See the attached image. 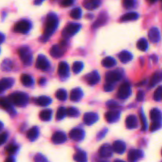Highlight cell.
Instances as JSON below:
<instances>
[{"mask_svg":"<svg viewBox=\"0 0 162 162\" xmlns=\"http://www.w3.org/2000/svg\"><path fill=\"white\" fill-rule=\"evenodd\" d=\"M59 24V20L57 15L54 13H50L47 16V20L45 22V27L44 30V34L41 37V41L46 42L50 37L53 34Z\"/></svg>","mask_w":162,"mask_h":162,"instance_id":"6da1fadb","label":"cell"},{"mask_svg":"<svg viewBox=\"0 0 162 162\" xmlns=\"http://www.w3.org/2000/svg\"><path fill=\"white\" fill-rule=\"evenodd\" d=\"M8 100L12 104L17 105L18 107H24L27 104L29 101V97L27 94L22 92H15L9 96Z\"/></svg>","mask_w":162,"mask_h":162,"instance_id":"7a4b0ae2","label":"cell"},{"mask_svg":"<svg viewBox=\"0 0 162 162\" xmlns=\"http://www.w3.org/2000/svg\"><path fill=\"white\" fill-rule=\"evenodd\" d=\"M17 53L19 55L20 59L22 63L25 66H29L33 60V54L30 49L26 46L21 47L17 50Z\"/></svg>","mask_w":162,"mask_h":162,"instance_id":"3957f363","label":"cell"},{"mask_svg":"<svg viewBox=\"0 0 162 162\" xmlns=\"http://www.w3.org/2000/svg\"><path fill=\"white\" fill-rule=\"evenodd\" d=\"M124 72L122 69H116L115 70L107 72L105 75V81L107 84H115L116 81H120L123 77Z\"/></svg>","mask_w":162,"mask_h":162,"instance_id":"277c9868","label":"cell"},{"mask_svg":"<svg viewBox=\"0 0 162 162\" xmlns=\"http://www.w3.org/2000/svg\"><path fill=\"white\" fill-rule=\"evenodd\" d=\"M81 29V25L77 23H68L63 30V37L64 38H70L78 32Z\"/></svg>","mask_w":162,"mask_h":162,"instance_id":"5b68a950","label":"cell"},{"mask_svg":"<svg viewBox=\"0 0 162 162\" xmlns=\"http://www.w3.org/2000/svg\"><path fill=\"white\" fill-rule=\"evenodd\" d=\"M67 46V43L65 41H63L60 42L59 45H56L52 47L50 50V55L53 58L58 59L59 57H62L65 53V48Z\"/></svg>","mask_w":162,"mask_h":162,"instance_id":"8992f818","label":"cell"},{"mask_svg":"<svg viewBox=\"0 0 162 162\" xmlns=\"http://www.w3.org/2000/svg\"><path fill=\"white\" fill-rule=\"evenodd\" d=\"M31 29V23L27 20H21L17 21L14 27V30L16 33H27Z\"/></svg>","mask_w":162,"mask_h":162,"instance_id":"52a82bcc","label":"cell"},{"mask_svg":"<svg viewBox=\"0 0 162 162\" xmlns=\"http://www.w3.org/2000/svg\"><path fill=\"white\" fill-rule=\"evenodd\" d=\"M131 94V85L128 82L123 83L118 89L117 96L120 99H127Z\"/></svg>","mask_w":162,"mask_h":162,"instance_id":"ba28073f","label":"cell"},{"mask_svg":"<svg viewBox=\"0 0 162 162\" xmlns=\"http://www.w3.org/2000/svg\"><path fill=\"white\" fill-rule=\"evenodd\" d=\"M36 67L45 71L50 67V63L45 56L39 55L37 59V62H36Z\"/></svg>","mask_w":162,"mask_h":162,"instance_id":"9c48e42d","label":"cell"},{"mask_svg":"<svg viewBox=\"0 0 162 162\" xmlns=\"http://www.w3.org/2000/svg\"><path fill=\"white\" fill-rule=\"evenodd\" d=\"M69 137L76 142L81 141L85 137V131L81 128H74L70 131Z\"/></svg>","mask_w":162,"mask_h":162,"instance_id":"30bf717a","label":"cell"},{"mask_svg":"<svg viewBox=\"0 0 162 162\" xmlns=\"http://www.w3.org/2000/svg\"><path fill=\"white\" fill-rule=\"evenodd\" d=\"M85 82L89 85H96L99 81H100V75H99L98 72L94 70V71L91 72L88 74L84 77Z\"/></svg>","mask_w":162,"mask_h":162,"instance_id":"8fae6325","label":"cell"},{"mask_svg":"<svg viewBox=\"0 0 162 162\" xmlns=\"http://www.w3.org/2000/svg\"><path fill=\"white\" fill-rule=\"evenodd\" d=\"M98 115L95 112H88V113H85L83 116V121L88 126L95 124L98 120Z\"/></svg>","mask_w":162,"mask_h":162,"instance_id":"7c38bea8","label":"cell"},{"mask_svg":"<svg viewBox=\"0 0 162 162\" xmlns=\"http://www.w3.org/2000/svg\"><path fill=\"white\" fill-rule=\"evenodd\" d=\"M120 116V112L119 111L116 110H112L109 112H106V114L104 115V117L106 119L107 122L109 124H113L116 123L119 120Z\"/></svg>","mask_w":162,"mask_h":162,"instance_id":"4fadbf2b","label":"cell"},{"mask_svg":"<svg viewBox=\"0 0 162 162\" xmlns=\"http://www.w3.org/2000/svg\"><path fill=\"white\" fill-rule=\"evenodd\" d=\"M112 146H110L109 144H104V145L101 146L99 149V155H100L101 157H110L112 156Z\"/></svg>","mask_w":162,"mask_h":162,"instance_id":"5bb4252c","label":"cell"},{"mask_svg":"<svg viewBox=\"0 0 162 162\" xmlns=\"http://www.w3.org/2000/svg\"><path fill=\"white\" fill-rule=\"evenodd\" d=\"M0 107L11 115L15 113L14 108L12 107V104L10 102V100H8V98H6V97H1L0 98Z\"/></svg>","mask_w":162,"mask_h":162,"instance_id":"9a60e30c","label":"cell"},{"mask_svg":"<svg viewBox=\"0 0 162 162\" xmlns=\"http://www.w3.org/2000/svg\"><path fill=\"white\" fill-rule=\"evenodd\" d=\"M143 153L142 151L140 150V149H132L131 150L128 152V160L131 162H135L137 160L140 159L141 157H142Z\"/></svg>","mask_w":162,"mask_h":162,"instance_id":"2e32d148","label":"cell"},{"mask_svg":"<svg viewBox=\"0 0 162 162\" xmlns=\"http://www.w3.org/2000/svg\"><path fill=\"white\" fill-rule=\"evenodd\" d=\"M14 79L11 78V77L2 78V79L0 80V93L12 87V85H14Z\"/></svg>","mask_w":162,"mask_h":162,"instance_id":"e0dca14e","label":"cell"},{"mask_svg":"<svg viewBox=\"0 0 162 162\" xmlns=\"http://www.w3.org/2000/svg\"><path fill=\"white\" fill-rule=\"evenodd\" d=\"M108 19V14H107L106 13H104V12H103V13H101V14L98 16L97 19L95 21V22L93 25V29H97V28L99 27H101L104 24L107 23Z\"/></svg>","mask_w":162,"mask_h":162,"instance_id":"ac0fdd59","label":"cell"},{"mask_svg":"<svg viewBox=\"0 0 162 162\" xmlns=\"http://www.w3.org/2000/svg\"><path fill=\"white\" fill-rule=\"evenodd\" d=\"M148 37L152 43H157L160 41V32L157 28H152L149 30Z\"/></svg>","mask_w":162,"mask_h":162,"instance_id":"d6986e66","label":"cell"},{"mask_svg":"<svg viewBox=\"0 0 162 162\" xmlns=\"http://www.w3.org/2000/svg\"><path fill=\"white\" fill-rule=\"evenodd\" d=\"M126 127L128 128V129H135L138 127L139 125V122H138L137 117L133 115H131V116H128L126 119L125 121Z\"/></svg>","mask_w":162,"mask_h":162,"instance_id":"ffe728a7","label":"cell"},{"mask_svg":"<svg viewBox=\"0 0 162 162\" xmlns=\"http://www.w3.org/2000/svg\"><path fill=\"white\" fill-rule=\"evenodd\" d=\"M83 97V92L80 88H76V89H72L70 94V99L74 101V102H77L79 101Z\"/></svg>","mask_w":162,"mask_h":162,"instance_id":"44dd1931","label":"cell"},{"mask_svg":"<svg viewBox=\"0 0 162 162\" xmlns=\"http://www.w3.org/2000/svg\"><path fill=\"white\" fill-rule=\"evenodd\" d=\"M58 74L61 77H67L69 75V66L66 62H61L59 64Z\"/></svg>","mask_w":162,"mask_h":162,"instance_id":"7402d4cb","label":"cell"},{"mask_svg":"<svg viewBox=\"0 0 162 162\" xmlns=\"http://www.w3.org/2000/svg\"><path fill=\"white\" fill-rule=\"evenodd\" d=\"M112 148L113 152H116V153H119V154H122L125 151L126 145L124 142L118 140V141L114 142L113 145L112 146Z\"/></svg>","mask_w":162,"mask_h":162,"instance_id":"603a6c76","label":"cell"},{"mask_svg":"<svg viewBox=\"0 0 162 162\" xmlns=\"http://www.w3.org/2000/svg\"><path fill=\"white\" fill-rule=\"evenodd\" d=\"M67 140V136L63 132H56L52 135V141L55 144H62Z\"/></svg>","mask_w":162,"mask_h":162,"instance_id":"cb8c5ba5","label":"cell"},{"mask_svg":"<svg viewBox=\"0 0 162 162\" xmlns=\"http://www.w3.org/2000/svg\"><path fill=\"white\" fill-rule=\"evenodd\" d=\"M101 4V2L99 0H90V1H85L83 2V6L89 10L97 9Z\"/></svg>","mask_w":162,"mask_h":162,"instance_id":"d4e9b609","label":"cell"},{"mask_svg":"<svg viewBox=\"0 0 162 162\" xmlns=\"http://www.w3.org/2000/svg\"><path fill=\"white\" fill-rule=\"evenodd\" d=\"M118 58L123 63H127L132 59V55L128 51H122L118 55Z\"/></svg>","mask_w":162,"mask_h":162,"instance_id":"484cf974","label":"cell"},{"mask_svg":"<svg viewBox=\"0 0 162 162\" xmlns=\"http://www.w3.org/2000/svg\"><path fill=\"white\" fill-rule=\"evenodd\" d=\"M139 17V15L138 13L135 12H131V13H128V14H124L120 17V22H124V21H135L137 20Z\"/></svg>","mask_w":162,"mask_h":162,"instance_id":"4316f807","label":"cell"},{"mask_svg":"<svg viewBox=\"0 0 162 162\" xmlns=\"http://www.w3.org/2000/svg\"><path fill=\"white\" fill-rule=\"evenodd\" d=\"M161 80V73L160 71L155 72L152 75V77L149 79V85L150 88L155 86L158 82H160V81Z\"/></svg>","mask_w":162,"mask_h":162,"instance_id":"83f0119b","label":"cell"},{"mask_svg":"<svg viewBox=\"0 0 162 162\" xmlns=\"http://www.w3.org/2000/svg\"><path fill=\"white\" fill-rule=\"evenodd\" d=\"M26 136H27V138L30 141H34L35 139H37L39 136L38 128L33 127V128H30V129L27 131Z\"/></svg>","mask_w":162,"mask_h":162,"instance_id":"f1b7e54d","label":"cell"},{"mask_svg":"<svg viewBox=\"0 0 162 162\" xmlns=\"http://www.w3.org/2000/svg\"><path fill=\"white\" fill-rule=\"evenodd\" d=\"M36 103L40 106L47 107L52 103V99L46 96H41L36 100Z\"/></svg>","mask_w":162,"mask_h":162,"instance_id":"f546056e","label":"cell"},{"mask_svg":"<svg viewBox=\"0 0 162 162\" xmlns=\"http://www.w3.org/2000/svg\"><path fill=\"white\" fill-rule=\"evenodd\" d=\"M74 160L76 162H87V154L84 151L77 150L74 155Z\"/></svg>","mask_w":162,"mask_h":162,"instance_id":"4dcf8cb0","label":"cell"},{"mask_svg":"<svg viewBox=\"0 0 162 162\" xmlns=\"http://www.w3.org/2000/svg\"><path fill=\"white\" fill-rule=\"evenodd\" d=\"M21 82L25 86H31L33 84V79L27 74H23L21 75Z\"/></svg>","mask_w":162,"mask_h":162,"instance_id":"1f68e13d","label":"cell"},{"mask_svg":"<svg viewBox=\"0 0 162 162\" xmlns=\"http://www.w3.org/2000/svg\"><path fill=\"white\" fill-rule=\"evenodd\" d=\"M101 64H102V66L104 67L110 68L116 65V61L115 59L111 57V56H108V57H105V58L102 60Z\"/></svg>","mask_w":162,"mask_h":162,"instance_id":"d6a6232c","label":"cell"},{"mask_svg":"<svg viewBox=\"0 0 162 162\" xmlns=\"http://www.w3.org/2000/svg\"><path fill=\"white\" fill-rule=\"evenodd\" d=\"M150 118L152 122H160L161 120V112L157 108H153L150 111Z\"/></svg>","mask_w":162,"mask_h":162,"instance_id":"836d02e7","label":"cell"},{"mask_svg":"<svg viewBox=\"0 0 162 162\" xmlns=\"http://www.w3.org/2000/svg\"><path fill=\"white\" fill-rule=\"evenodd\" d=\"M13 62L10 59H5L2 61V64H1V69L2 71L5 72H10L13 68Z\"/></svg>","mask_w":162,"mask_h":162,"instance_id":"e575fe53","label":"cell"},{"mask_svg":"<svg viewBox=\"0 0 162 162\" xmlns=\"http://www.w3.org/2000/svg\"><path fill=\"white\" fill-rule=\"evenodd\" d=\"M52 116V111L51 109H45L40 112V118L43 121H49Z\"/></svg>","mask_w":162,"mask_h":162,"instance_id":"d590c367","label":"cell"},{"mask_svg":"<svg viewBox=\"0 0 162 162\" xmlns=\"http://www.w3.org/2000/svg\"><path fill=\"white\" fill-rule=\"evenodd\" d=\"M137 48L142 52H145L148 49V42L145 38L139 39L137 42Z\"/></svg>","mask_w":162,"mask_h":162,"instance_id":"8d00e7d4","label":"cell"},{"mask_svg":"<svg viewBox=\"0 0 162 162\" xmlns=\"http://www.w3.org/2000/svg\"><path fill=\"white\" fill-rule=\"evenodd\" d=\"M66 113H67V116H70V117H77L79 116V111L77 110V108H73V107H70V108L66 109Z\"/></svg>","mask_w":162,"mask_h":162,"instance_id":"74e56055","label":"cell"},{"mask_svg":"<svg viewBox=\"0 0 162 162\" xmlns=\"http://www.w3.org/2000/svg\"><path fill=\"white\" fill-rule=\"evenodd\" d=\"M70 16L74 19H79L81 17V10L79 7L74 8L70 13Z\"/></svg>","mask_w":162,"mask_h":162,"instance_id":"f35d334b","label":"cell"},{"mask_svg":"<svg viewBox=\"0 0 162 162\" xmlns=\"http://www.w3.org/2000/svg\"><path fill=\"white\" fill-rule=\"evenodd\" d=\"M56 97L58 100H61V101H63V100H65L66 99H67V93L66 90H64V89H60L56 91Z\"/></svg>","mask_w":162,"mask_h":162,"instance_id":"ab89813d","label":"cell"},{"mask_svg":"<svg viewBox=\"0 0 162 162\" xmlns=\"http://www.w3.org/2000/svg\"><path fill=\"white\" fill-rule=\"evenodd\" d=\"M67 116L66 113V108L63 107H59L56 112V120H63L65 116Z\"/></svg>","mask_w":162,"mask_h":162,"instance_id":"60d3db41","label":"cell"},{"mask_svg":"<svg viewBox=\"0 0 162 162\" xmlns=\"http://www.w3.org/2000/svg\"><path fill=\"white\" fill-rule=\"evenodd\" d=\"M84 67V65L81 62H75L74 63L73 67H72V70L74 74H78L81 71V70Z\"/></svg>","mask_w":162,"mask_h":162,"instance_id":"b9f144b4","label":"cell"},{"mask_svg":"<svg viewBox=\"0 0 162 162\" xmlns=\"http://www.w3.org/2000/svg\"><path fill=\"white\" fill-rule=\"evenodd\" d=\"M140 120H141L142 124V131H145L147 128V123L146 120L145 115H144V112H142V109H141L140 111Z\"/></svg>","mask_w":162,"mask_h":162,"instance_id":"7bdbcfd3","label":"cell"},{"mask_svg":"<svg viewBox=\"0 0 162 162\" xmlns=\"http://www.w3.org/2000/svg\"><path fill=\"white\" fill-rule=\"evenodd\" d=\"M18 149V146L17 145H14V144H11V145H9V146L6 148V153H7L9 155H13L14 154L17 150Z\"/></svg>","mask_w":162,"mask_h":162,"instance_id":"ee69618b","label":"cell"},{"mask_svg":"<svg viewBox=\"0 0 162 162\" xmlns=\"http://www.w3.org/2000/svg\"><path fill=\"white\" fill-rule=\"evenodd\" d=\"M161 95H162V87L159 86L157 89L155 90L154 95H153V99L156 101H160L161 100Z\"/></svg>","mask_w":162,"mask_h":162,"instance_id":"f6af8a7d","label":"cell"},{"mask_svg":"<svg viewBox=\"0 0 162 162\" xmlns=\"http://www.w3.org/2000/svg\"><path fill=\"white\" fill-rule=\"evenodd\" d=\"M34 161L35 162H49V160H47L44 155L41 154V153H37L36 156L34 157Z\"/></svg>","mask_w":162,"mask_h":162,"instance_id":"bcb514c9","label":"cell"},{"mask_svg":"<svg viewBox=\"0 0 162 162\" xmlns=\"http://www.w3.org/2000/svg\"><path fill=\"white\" fill-rule=\"evenodd\" d=\"M160 128V122H152L149 127V131H157Z\"/></svg>","mask_w":162,"mask_h":162,"instance_id":"7dc6e473","label":"cell"},{"mask_svg":"<svg viewBox=\"0 0 162 162\" xmlns=\"http://www.w3.org/2000/svg\"><path fill=\"white\" fill-rule=\"evenodd\" d=\"M123 4H124V7L126 9H130V8H132L135 5V2L132 1V0H124L123 2Z\"/></svg>","mask_w":162,"mask_h":162,"instance_id":"c3c4849f","label":"cell"},{"mask_svg":"<svg viewBox=\"0 0 162 162\" xmlns=\"http://www.w3.org/2000/svg\"><path fill=\"white\" fill-rule=\"evenodd\" d=\"M8 135L6 132H3V133L0 134V146L2 145L3 143L6 142V139H7Z\"/></svg>","mask_w":162,"mask_h":162,"instance_id":"681fc988","label":"cell"},{"mask_svg":"<svg viewBox=\"0 0 162 162\" xmlns=\"http://www.w3.org/2000/svg\"><path fill=\"white\" fill-rule=\"evenodd\" d=\"M107 132H108V129H107V128H104V129H103L102 131H100V133L97 135V139H99V140H100V139H103V138L105 136V135L107 134Z\"/></svg>","mask_w":162,"mask_h":162,"instance_id":"f907efd6","label":"cell"},{"mask_svg":"<svg viewBox=\"0 0 162 162\" xmlns=\"http://www.w3.org/2000/svg\"><path fill=\"white\" fill-rule=\"evenodd\" d=\"M73 3L74 1H72V0H64V1L61 2V6H63V7H66V6H71Z\"/></svg>","mask_w":162,"mask_h":162,"instance_id":"816d5d0a","label":"cell"},{"mask_svg":"<svg viewBox=\"0 0 162 162\" xmlns=\"http://www.w3.org/2000/svg\"><path fill=\"white\" fill-rule=\"evenodd\" d=\"M107 104H108V106L109 107V108H112V109H115V108H118V106H119V104L116 102H115L114 100H110Z\"/></svg>","mask_w":162,"mask_h":162,"instance_id":"f5cc1de1","label":"cell"},{"mask_svg":"<svg viewBox=\"0 0 162 162\" xmlns=\"http://www.w3.org/2000/svg\"><path fill=\"white\" fill-rule=\"evenodd\" d=\"M104 91H106V92H110V91L113 90L114 89V85L112 84H105L104 86Z\"/></svg>","mask_w":162,"mask_h":162,"instance_id":"db71d44e","label":"cell"},{"mask_svg":"<svg viewBox=\"0 0 162 162\" xmlns=\"http://www.w3.org/2000/svg\"><path fill=\"white\" fill-rule=\"evenodd\" d=\"M136 99H137V100H139V101H142V100H143V99H144V93H143L142 91L140 90L138 92Z\"/></svg>","mask_w":162,"mask_h":162,"instance_id":"11a10c76","label":"cell"},{"mask_svg":"<svg viewBox=\"0 0 162 162\" xmlns=\"http://www.w3.org/2000/svg\"><path fill=\"white\" fill-rule=\"evenodd\" d=\"M45 82H46V78H45V77H42V78H41L38 81L39 85H44L45 84Z\"/></svg>","mask_w":162,"mask_h":162,"instance_id":"9f6ffc18","label":"cell"},{"mask_svg":"<svg viewBox=\"0 0 162 162\" xmlns=\"http://www.w3.org/2000/svg\"><path fill=\"white\" fill-rule=\"evenodd\" d=\"M5 41V36L2 33H0V44H2Z\"/></svg>","mask_w":162,"mask_h":162,"instance_id":"6f0895ef","label":"cell"},{"mask_svg":"<svg viewBox=\"0 0 162 162\" xmlns=\"http://www.w3.org/2000/svg\"><path fill=\"white\" fill-rule=\"evenodd\" d=\"M4 162H15L14 161V159L12 157H7V158L6 159V160Z\"/></svg>","mask_w":162,"mask_h":162,"instance_id":"680465c9","label":"cell"},{"mask_svg":"<svg viewBox=\"0 0 162 162\" xmlns=\"http://www.w3.org/2000/svg\"><path fill=\"white\" fill-rule=\"evenodd\" d=\"M146 80H143V81H141V83H138V84H136V86H140V85H144L146 83Z\"/></svg>","mask_w":162,"mask_h":162,"instance_id":"91938a15","label":"cell"},{"mask_svg":"<svg viewBox=\"0 0 162 162\" xmlns=\"http://www.w3.org/2000/svg\"><path fill=\"white\" fill-rule=\"evenodd\" d=\"M41 3H42V1H35L34 2V4H36V5H39V4Z\"/></svg>","mask_w":162,"mask_h":162,"instance_id":"94428289","label":"cell"},{"mask_svg":"<svg viewBox=\"0 0 162 162\" xmlns=\"http://www.w3.org/2000/svg\"><path fill=\"white\" fill-rule=\"evenodd\" d=\"M2 128H3V124H2V122H0V131L2 129Z\"/></svg>","mask_w":162,"mask_h":162,"instance_id":"6125c7cd","label":"cell"},{"mask_svg":"<svg viewBox=\"0 0 162 162\" xmlns=\"http://www.w3.org/2000/svg\"><path fill=\"white\" fill-rule=\"evenodd\" d=\"M85 17H90V18H93V15H92V14H88V15L85 16Z\"/></svg>","mask_w":162,"mask_h":162,"instance_id":"be15d7a7","label":"cell"},{"mask_svg":"<svg viewBox=\"0 0 162 162\" xmlns=\"http://www.w3.org/2000/svg\"><path fill=\"white\" fill-rule=\"evenodd\" d=\"M114 162H124V160H116Z\"/></svg>","mask_w":162,"mask_h":162,"instance_id":"e7e4bbea","label":"cell"}]
</instances>
